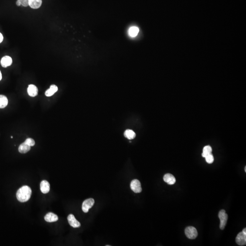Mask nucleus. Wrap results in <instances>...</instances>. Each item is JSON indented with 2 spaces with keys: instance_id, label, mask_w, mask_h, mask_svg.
I'll return each instance as SVG.
<instances>
[{
  "instance_id": "obj_16",
  "label": "nucleus",
  "mask_w": 246,
  "mask_h": 246,
  "mask_svg": "<svg viewBox=\"0 0 246 246\" xmlns=\"http://www.w3.org/2000/svg\"><path fill=\"white\" fill-rule=\"evenodd\" d=\"M8 105V99L5 96L0 95V109H3Z\"/></svg>"
},
{
  "instance_id": "obj_2",
  "label": "nucleus",
  "mask_w": 246,
  "mask_h": 246,
  "mask_svg": "<svg viewBox=\"0 0 246 246\" xmlns=\"http://www.w3.org/2000/svg\"><path fill=\"white\" fill-rule=\"evenodd\" d=\"M218 217L220 220V228L221 230H223L225 228L227 224L228 215L226 213V211L224 210H222L219 212Z\"/></svg>"
},
{
  "instance_id": "obj_1",
  "label": "nucleus",
  "mask_w": 246,
  "mask_h": 246,
  "mask_svg": "<svg viewBox=\"0 0 246 246\" xmlns=\"http://www.w3.org/2000/svg\"><path fill=\"white\" fill-rule=\"evenodd\" d=\"M32 195V190L30 187L24 186L19 189L16 192V198L20 202H25L30 199Z\"/></svg>"
},
{
  "instance_id": "obj_19",
  "label": "nucleus",
  "mask_w": 246,
  "mask_h": 246,
  "mask_svg": "<svg viewBox=\"0 0 246 246\" xmlns=\"http://www.w3.org/2000/svg\"><path fill=\"white\" fill-rule=\"evenodd\" d=\"M139 28L136 27H131L129 30V34L131 36L135 37L136 36L138 33H139Z\"/></svg>"
},
{
  "instance_id": "obj_20",
  "label": "nucleus",
  "mask_w": 246,
  "mask_h": 246,
  "mask_svg": "<svg viewBox=\"0 0 246 246\" xmlns=\"http://www.w3.org/2000/svg\"><path fill=\"white\" fill-rule=\"evenodd\" d=\"M205 159H206V161L208 164H212L214 161V156H213V155L212 154H210L209 155H207L205 157Z\"/></svg>"
},
{
  "instance_id": "obj_14",
  "label": "nucleus",
  "mask_w": 246,
  "mask_h": 246,
  "mask_svg": "<svg viewBox=\"0 0 246 246\" xmlns=\"http://www.w3.org/2000/svg\"><path fill=\"white\" fill-rule=\"evenodd\" d=\"M30 149V146H28V145L26 144L24 142L20 145L18 148V151L19 152L22 154H25L27 153V152L29 151Z\"/></svg>"
},
{
  "instance_id": "obj_3",
  "label": "nucleus",
  "mask_w": 246,
  "mask_h": 246,
  "mask_svg": "<svg viewBox=\"0 0 246 246\" xmlns=\"http://www.w3.org/2000/svg\"><path fill=\"white\" fill-rule=\"evenodd\" d=\"M185 232L187 238L190 239H195L198 235V232L196 228L191 226L187 227L185 229Z\"/></svg>"
},
{
  "instance_id": "obj_26",
  "label": "nucleus",
  "mask_w": 246,
  "mask_h": 246,
  "mask_svg": "<svg viewBox=\"0 0 246 246\" xmlns=\"http://www.w3.org/2000/svg\"><path fill=\"white\" fill-rule=\"evenodd\" d=\"M242 232H244V233H246V228H245L244 229H243V231H242Z\"/></svg>"
},
{
  "instance_id": "obj_22",
  "label": "nucleus",
  "mask_w": 246,
  "mask_h": 246,
  "mask_svg": "<svg viewBox=\"0 0 246 246\" xmlns=\"http://www.w3.org/2000/svg\"><path fill=\"white\" fill-rule=\"evenodd\" d=\"M21 3L22 6L27 7L29 6V0H17Z\"/></svg>"
},
{
  "instance_id": "obj_21",
  "label": "nucleus",
  "mask_w": 246,
  "mask_h": 246,
  "mask_svg": "<svg viewBox=\"0 0 246 246\" xmlns=\"http://www.w3.org/2000/svg\"><path fill=\"white\" fill-rule=\"evenodd\" d=\"M24 142L26 144L28 145V146H30L31 147L33 146L35 144V142L34 141V140L32 139V138H27Z\"/></svg>"
},
{
  "instance_id": "obj_18",
  "label": "nucleus",
  "mask_w": 246,
  "mask_h": 246,
  "mask_svg": "<svg viewBox=\"0 0 246 246\" xmlns=\"http://www.w3.org/2000/svg\"><path fill=\"white\" fill-rule=\"evenodd\" d=\"M212 148L210 146H207L203 148V152L202 153V156L205 158L207 155L212 154Z\"/></svg>"
},
{
  "instance_id": "obj_6",
  "label": "nucleus",
  "mask_w": 246,
  "mask_h": 246,
  "mask_svg": "<svg viewBox=\"0 0 246 246\" xmlns=\"http://www.w3.org/2000/svg\"><path fill=\"white\" fill-rule=\"evenodd\" d=\"M236 242L239 246H244L246 244V233L241 232L238 233L236 238Z\"/></svg>"
},
{
  "instance_id": "obj_10",
  "label": "nucleus",
  "mask_w": 246,
  "mask_h": 246,
  "mask_svg": "<svg viewBox=\"0 0 246 246\" xmlns=\"http://www.w3.org/2000/svg\"><path fill=\"white\" fill-rule=\"evenodd\" d=\"M40 190L43 194H47L50 191V184L47 181L43 180L40 184Z\"/></svg>"
},
{
  "instance_id": "obj_28",
  "label": "nucleus",
  "mask_w": 246,
  "mask_h": 246,
  "mask_svg": "<svg viewBox=\"0 0 246 246\" xmlns=\"http://www.w3.org/2000/svg\"><path fill=\"white\" fill-rule=\"evenodd\" d=\"M106 246H110V245H106Z\"/></svg>"
},
{
  "instance_id": "obj_13",
  "label": "nucleus",
  "mask_w": 246,
  "mask_h": 246,
  "mask_svg": "<svg viewBox=\"0 0 246 246\" xmlns=\"http://www.w3.org/2000/svg\"><path fill=\"white\" fill-rule=\"evenodd\" d=\"M42 4V0H29V6L32 9H38Z\"/></svg>"
},
{
  "instance_id": "obj_9",
  "label": "nucleus",
  "mask_w": 246,
  "mask_h": 246,
  "mask_svg": "<svg viewBox=\"0 0 246 246\" xmlns=\"http://www.w3.org/2000/svg\"><path fill=\"white\" fill-rule=\"evenodd\" d=\"M12 63V60L11 57L8 56H5L1 58V65L3 67H6L11 65Z\"/></svg>"
},
{
  "instance_id": "obj_5",
  "label": "nucleus",
  "mask_w": 246,
  "mask_h": 246,
  "mask_svg": "<svg viewBox=\"0 0 246 246\" xmlns=\"http://www.w3.org/2000/svg\"><path fill=\"white\" fill-rule=\"evenodd\" d=\"M131 188L135 193H140L142 191L141 182L137 179L133 180L131 183Z\"/></svg>"
},
{
  "instance_id": "obj_7",
  "label": "nucleus",
  "mask_w": 246,
  "mask_h": 246,
  "mask_svg": "<svg viewBox=\"0 0 246 246\" xmlns=\"http://www.w3.org/2000/svg\"><path fill=\"white\" fill-rule=\"evenodd\" d=\"M67 220H68V223L72 227L74 228H77L80 227V223L76 220L74 215L72 214H70L68 215L67 217Z\"/></svg>"
},
{
  "instance_id": "obj_24",
  "label": "nucleus",
  "mask_w": 246,
  "mask_h": 246,
  "mask_svg": "<svg viewBox=\"0 0 246 246\" xmlns=\"http://www.w3.org/2000/svg\"><path fill=\"white\" fill-rule=\"evenodd\" d=\"M16 4L17 6H20L21 5V2L20 1H17L16 2Z\"/></svg>"
},
{
  "instance_id": "obj_11",
  "label": "nucleus",
  "mask_w": 246,
  "mask_h": 246,
  "mask_svg": "<svg viewBox=\"0 0 246 246\" xmlns=\"http://www.w3.org/2000/svg\"><path fill=\"white\" fill-rule=\"evenodd\" d=\"M44 219L48 222H53L58 220V217L57 215L52 212H49L44 217Z\"/></svg>"
},
{
  "instance_id": "obj_25",
  "label": "nucleus",
  "mask_w": 246,
  "mask_h": 246,
  "mask_svg": "<svg viewBox=\"0 0 246 246\" xmlns=\"http://www.w3.org/2000/svg\"><path fill=\"white\" fill-rule=\"evenodd\" d=\"M2 79V75H1V72L0 71V81Z\"/></svg>"
},
{
  "instance_id": "obj_4",
  "label": "nucleus",
  "mask_w": 246,
  "mask_h": 246,
  "mask_svg": "<svg viewBox=\"0 0 246 246\" xmlns=\"http://www.w3.org/2000/svg\"><path fill=\"white\" fill-rule=\"evenodd\" d=\"M95 200L93 198H89L83 202L82 204V210L85 213H87L95 204Z\"/></svg>"
},
{
  "instance_id": "obj_15",
  "label": "nucleus",
  "mask_w": 246,
  "mask_h": 246,
  "mask_svg": "<svg viewBox=\"0 0 246 246\" xmlns=\"http://www.w3.org/2000/svg\"><path fill=\"white\" fill-rule=\"evenodd\" d=\"M58 88L55 85H52L49 89L45 92V95L47 97H50L53 95L57 91Z\"/></svg>"
},
{
  "instance_id": "obj_23",
  "label": "nucleus",
  "mask_w": 246,
  "mask_h": 246,
  "mask_svg": "<svg viewBox=\"0 0 246 246\" xmlns=\"http://www.w3.org/2000/svg\"><path fill=\"white\" fill-rule=\"evenodd\" d=\"M3 40V35H2V34L1 33H0V43H1L2 42V41Z\"/></svg>"
},
{
  "instance_id": "obj_12",
  "label": "nucleus",
  "mask_w": 246,
  "mask_h": 246,
  "mask_svg": "<svg viewBox=\"0 0 246 246\" xmlns=\"http://www.w3.org/2000/svg\"><path fill=\"white\" fill-rule=\"evenodd\" d=\"M163 180L166 183L170 185H173L175 184L176 181V178L174 176L169 173L166 174L164 176Z\"/></svg>"
},
{
  "instance_id": "obj_8",
  "label": "nucleus",
  "mask_w": 246,
  "mask_h": 246,
  "mask_svg": "<svg viewBox=\"0 0 246 246\" xmlns=\"http://www.w3.org/2000/svg\"><path fill=\"white\" fill-rule=\"evenodd\" d=\"M38 90L37 87L33 85H30L28 86L27 88V93L30 96H36L38 95Z\"/></svg>"
},
{
  "instance_id": "obj_27",
  "label": "nucleus",
  "mask_w": 246,
  "mask_h": 246,
  "mask_svg": "<svg viewBox=\"0 0 246 246\" xmlns=\"http://www.w3.org/2000/svg\"><path fill=\"white\" fill-rule=\"evenodd\" d=\"M245 171L246 172V167H245Z\"/></svg>"
},
{
  "instance_id": "obj_17",
  "label": "nucleus",
  "mask_w": 246,
  "mask_h": 246,
  "mask_svg": "<svg viewBox=\"0 0 246 246\" xmlns=\"http://www.w3.org/2000/svg\"><path fill=\"white\" fill-rule=\"evenodd\" d=\"M124 136L129 140H132L136 137V134L134 131L131 130H126L124 133Z\"/></svg>"
}]
</instances>
